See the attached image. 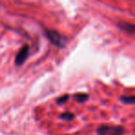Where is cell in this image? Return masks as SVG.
Returning a JSON list of instances; mask_svg holds the SVG:
<instances>
[{
  "label": "cell",
  "mask_w": 135,
  "mask_h": 135,
  "mask_svg": "<svg viewBox=\"0 0 135 135\" xmlns=\"http://www.w3.org/2000/svg\"><path fill=\"white\" fill-rule=\"evenodd\" d=\"M45 34L46 38L58 48H63L66 45V40L56 30H45Z\"/></svg>",
  "instance_id": "cell-1"
},
{
  "label": "cell",
  "mask_w": 135,
  "mask_h": 135,
  "mask_svg": "<svg viewBox=\"0 0 135 135\" xmlns=\"http://www.w3.org/2000/svg\"><path fill=\"white\" fill-rule=\"evenodd\" d=\"M124 131L125 129L121 126L101 125L96 129L97 135H123Z\"/></svg>",
  "instance_id": "cell-2"
},
{
  "label": "cell",
  "mask_w": 135,
  "mask_h": 135,
  "mask_svg": "<svg viewBox=\"0 0 135 135\" xmlns=\"http://www.w3.org/2000/svg\"><path fill=\"white\" fill-rule=\"evenodd\" d=\"M28 56H29V45H25L20 49L19 52L16 55L15 65L17 66V67H21V65L24 64V62L26 61Z\"/></svg>",
  "instance_id": "cell-3"
},
{
  "label": "cell",
  "mask_w": 135,
  "mask_h": 135,
  "mask_svg": "<svg viewBox=\"0 0 135 135\" xmlns=\"http://www.w3.org/2000/svg\"><path fill=\"white\" fill-rule=\"evenodd\" d=\"M118 26L119 27L121 30L125 31V32H129V33H131V34H134L135 35V24L122 21V22L118 23Z\"/></svg>",
  "instance_id": "cell-4"
},
{
  "label": "cell",
  "mask_w": 135,
  "mask_h": 135,
  "mask_svg": "<svg viewBox=\"0 0 135 135\" xmlns=\"http://www.w3.org/2000/svg\"><path fill=\"white\" fill-rule=\"evenodd\" d=\"M74 99L80 104H83L84 102H86L89 98V95L87 94H84V93H78V94H75L73 95Z\"/></svg>",
  "instance_id": "cell-5"
},
{
  "label": "cell",
  "mask_w": 135,
  "mask_h": 135,
  "mask_svg": "<svg viewBox=\"0 0 135 135\" xmlns=\"http://www.w3.org/2000/svg\"><path fill=\"white\" fill-rule=\"evenodd\" d=\"M119 100L122 103L127 104V105H135V95H131V96L122 95L120 96Z\"/></svg>",
  "instance_id": "cell-6"
},
{
  "label": "cell",
  "mask_w": 135,
  "mask_h": 135,
  "mask_svg": "<svg viewBox=\"0 0 135 135\" xmlns=\"http://www.w3.org/2000/svg\"><path fill=\"white\" fill-rule=\"evenodd\" d=\"M60 119H63V120H68V121H70L74 118V114L70 112H65V113H62L61 115L59 116Z\"/></svg>",
  "instance_id": "cell-7"
},
{
  "label": "cell",
  "mask_w": 135,
  "mask_h": 135,
  "mask_svg": "<svg viewBox=\"0 0 135 135\" xmlns=\"http://www.w3.org/2000/svg\"><path fill=\"white\" fill-rule=\"evenodd\" d=\"M69 98H70V95H69V94H64V95L60 96L59 98H56V104H58V105H62V104H64L65 102H67L68 100H69Z\"/></svg>",
  "instance_id": "cell-8"
}]
</instances>
